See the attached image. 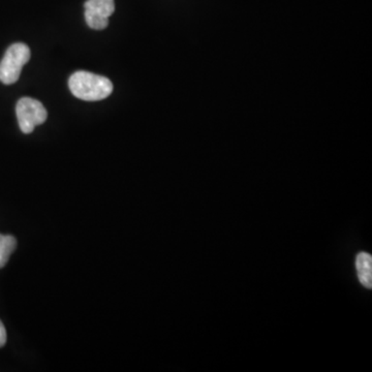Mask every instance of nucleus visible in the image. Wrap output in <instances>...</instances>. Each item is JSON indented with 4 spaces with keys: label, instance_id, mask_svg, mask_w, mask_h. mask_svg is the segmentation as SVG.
<instances>
[{
    "label": "nucleus",
    "instance_id": "obj_4",
    "mask_svg": "<svg viewBox=\"0 0 372 372\" xmlns=\"http://www.w3.org/2000/svg\"><path fill=\"white\" fill-rule=\"evenodd\" d=\"M84 6L88 26L95 30H105L115 11L114 0H87Z\"/></svg>",
    "mask_w": 372,
    "mask_h": 372
},
{
    "label": "nucleus",
    "instance_id": "obj_5",
    "mask_svg": "<svg viewBox=\"0 0 372 372\" xmlns=\"http://www.w3.org/2000/svg\"><path fill=\"white\" fill-rule=\"evenodd\" d=\"M359 280L367 289L372 287V256L367 252H360L356 259Z\"/></svg>",
    "mask_w": 372,
    "mask_h": 372
},
{
    "label": "nucleus",
    "instance_id": "obj_3",
    "mask_svg": "<svg viewBox=\"0 0 372 372\" xmlns=\"http://www.w3.org/2000/svg\"><path fill=\"white\" fill-rule=\"evenodd\" d=\"M18 123L24 134H30L35 126L41 125L46 120L48 113L41 101L31 97H23L16 107Z\"/></svg>",
    "mask_w": 372,
    "mask_h": 372
},
{
    "label": "nucleus",
    "instance_id": "obj_2",
    "mask_svg": "<svg viewBox=\"0 0 372 372\" xmlns=\"http://www.w3.org/2000/svg\"><path fill=\"white\" fill-rule=\"evenodd\" d=\"M30 59V49L25 44L17 43L11 46L0 62V81L6 85L16 83L21 75L22 68Z\"/></svg>",
    "mask_w": 372,
    "mask_h": 372
},
{
    "label": "nucleus",
    "instance_id": "obj_6",
    "mask_svg": "<svg viewBox=\"0 0 372 372\" xmlns=\"http://www.w3.org/2000/svg\"><path fill=\"white\" fill-rule=\"evenodd\" d=\"M17 247V240L11 235L0 234V269L6 265Z\"/></svg>",
    "mask_w": 372,
    "mask_h": 372
},
{
    "label": "nucleus",
    "instance_id": "obj_1",
    "mask_svg": "<svg viewBox=\"0 0 372 372\" xmlns=\"http://www.w3.org/2000/svg\"><path fill=\"white\" fill-rule=\"evenodd\" d=\"M68 86L75 97L86 101H101L113 92L112 82L108 78L84 70L72 75Z\"/></svg>",
    "mask_w": 372,
    "mask_h": 372
},
{
    "label": "nucleus",
    "instance_id": "obj_7",
    "mask_svg": "<svg viewBox=\"0 0 372 372\" xmlns=\"http://www.w3.org/2000/svg\"><path fill=\"white\" fill-rule=\"evenodd\" d=\"M6 343V330L4 325L0 321V347H4Z\"/></svg>",
    "mask_w": 372,
    "mask_h": 372
}]
</instances>
